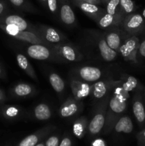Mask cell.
Listing matches in <instances>:
<instances>
[{"label": "cell", "mask_w": 145, "mask_h": 146, "mask_svg": "<svg viewBox=\"0 0 145 146\" xmlns=\"http://www.w3.org/2000/svg\"><path fill=\"white\" fill-rule=\"evenodd\" d=\"M129 98V93L125 91L121 86L115 88L112 96L109 101L108 111L107 109L105 129L108 130L115 125L116 119L120 116L126 110L127 101Z\"/></svg>", "instance_id": "cell-1"}, {"label": "cell", "mask_w": 145, "mask_h": 146, "mask_svg": "<svg viewBox=\"0 0 145 146\" xmlns=\"http://www.w3.org/2000/svg\"><path fill=\"white\" fill-rule=\"evenodd\" d=\"M0 29L9 36L16 38V39L30 43L31 44H39L48 46V44L36 32L30 31H22L13 24H1V23H0Z\"/></svg>", "instance_id": "cell-2"}, {"label": "cell", "mask_w": 145, "mask_h": 146, "mask_svg": "<svg viewBox=\"0 0 145 146\" xmlns=\"http://www.w3.org/2000/svg\"><path fill=\"white\" fill-rule=\"evenodd\" d=\"M139 44L140 41L137 36L127 34L121 44L118 51L126 61L137 63Z\"/></svg>", "instance_id": "cell-3"}, {"label": "cell", "mask_w": 145, "mask_h": 146, "mask_svg": "<svg viewBox=\"0 0 145 146\" xmlns=\"http://www.w3.org/2000/svg\"><path fill=\"white\" fill-rule=\"evenodd\" d=\"M121 27L130 35H136L145 29V19L140 14H130L123 19Z\"/></svg>", "instance_id": "cell-4"}, {"label": "cell", "mask_w": 145, "mask_h": 146, "mask_svg": "<svg viewBox=\"0 0 145 146\" xmlns=\"http://www.w3.org/2000/svg\"><path fill=\"white\" fill-rule=\"evenodd\" d=\"M107 101H105L102 106L98 108V111L90 123L88 125V131L89 133L92 135H97L102 130L103 127L105 125L106 121V113L107 109Z\"/></svg>", "instance_id": "cell-5"}, {"label": "cell", "mask_w": 145, "mask_h": 146, "mask_svg": "<svg viewBox=\"0 0 145 146\" xmlns=\"http://www.w3.org/2000/svg\"><path fill=\"white\" fill-rule=\"evenodd\" d=\"M38 35L50 46L49 44H60L65 40V37L63 34L55 29L47 26H41L36 29Z\"/></svg>", "instance_id": "cell-6"}, {"label": "cell", "mask_w": 145, "mask_h": 146, "mask_svg": "<svg viewBox=\"0 0 145 146\" xmlns=\"http://www.w3.org/2000/svg\"><path fill=\"white\" fill-rule=\"evenodd\" d=\"M55 54L67 61L75 62L81 59L82 56L75 47L68 44H58L54 47Z\"/></svg>", "instance_id": "cell-7"}, {"label": "cell", "mask_w": 145, "mask_h": 146, "mask_svg": "<svg viewBox=\"0 0 145 146\" xmlns=\"http://www.w3.org/2000/svg\"><path fill=\"white\" fill-rule=\"evenodd\" d=\"M142 89L136 91L132 104L133 114L140 126L145 125V106L142 95Z\"/></svg>", "instance_id": "cell-8"}, {"label": "cell", "mask_w": 145, "mask_h": 146, "mask_svg": "<svg viewBox=\"0 0 145 146\" xmlns=\"http://www.w3.org/2000/svg\"><path fill=\"white\" fill-rule=\"evenodd\" d=\"M71 88L74 98L81 101L92 93V85H90L85 81L72 79L71 81Z\"/></svg>", "instance_id": "cell-9"}, {"label": "cell", "mask_w": 145, "mask_h": 146, "mask_svg": "<svg viewBox=\"0 0 145 146\" xmlns=\"http://www.w3.org/2000/svg\"><path fill=\"white\" fill-rule=\"evenodd\" d=\"M0 23L4 24H13L22 31H30L37 33L36 29L30 27L28 23L23 17L17 14H4L2 17H0Z\"/></svg>", "instance_id": "cell-10"}, {"label": "cell", "mask_w": 145, "mask_h": 146, "mask_svg": "<svg viewBox=\"0 0 145 146\" xmlns=\"http://www.w3.org/2000/svg\"><path fill=\"white\" fill-rule=\"evenodd\" d=\"M26 53L31 58L40 61L47 60L51 56V51L44 44H32L27 48Z\"/></svg>", "instance_id": "cell-11"}, {"label": "cell", "mask_w": 145, "mask_h": 146, "mask_svg": "<svg viewBox=\"0 0 145 146\" xmlns=\"http://www.w3.org/2000/svg\"><path fill=\"white\" fill-rule=\"evenodd\" d=\"M77 74L82 81L87 83L96 82L102 76V71L94 66H82L78 70Z\"/></svg>", "instance_id": "cell-12"}, {"label": "cell", "mask_w": 145, "mask_h": 146, "mask_svg": "<svg viewBox=\"0 0 145 146\" xmlns=\"http://www.w3.org/2000/svg\"><path fill=\"white\" fill-rule=\"evenodd\" d=\"M80 101L74 97L68 98L60 108L59 115L62 118H70L75 115L81 107V103Z\"/></svg>", "instance_id": "cell-13"}, {"label": "cell", "mask_w": 145, "mask_h": 146, "mask_svg": "<svg viewBox=\"0 0 145 146\" xmlns=\"http://www.w3.org/2000/svg\"><path fill=\"white\" fill-rule=\"evenodd\" d=\"M78 5L85 14L96 21H98V19L104 15L102 9L95 4L81 1L78 3Z\"/></svg>", "instance_id": "cell-14"}, {"label": "cell", "mask_w": 145, "mask_h": 146, "mask_svg": "<svg viewBox=\"0 0 145 146\" xmlns=\"http://www.w3.org/2000/svg\"><path fill=\"white\" fill-rule=\"evenodd\" d=\"M98 46L101 57L104 61L107 62L112 61L117 57V53L116 51L112 49L107 44L105 38H100L98 41Z\"/></svg>", "instance_id": "cell-15"}, {"label": "cell", "mask_w": 145, "mask_h": 146, "mask_svg": "<svg viewBox=\"0 0 145 146\" xmlns=\"http://www.w3.org/2000/svg\"><path fill=\"white\" fill-rule=\"evenodd\" d=\"M115 83L114 81H97L95 84H92V94L94 98L97 99L103 98L108 90Z\"/></svg>", "instance_id": "cell-16"}, {"label": "cell", "mask_w": 145, "mask_h": 146, "mask_svg": "<svg viewBox=\"0 0 145 146\" xmlns=\"http://www.w3.org/2000/svg\"><path fill=\"white\" fill-rule=\"evenodd\" d=\"M51 131V127L45 128L44 129L37 131L35 133L31 134L26 137L18 143V146H35L41 140L43 137L45 136Z\"/></svg>", "instance_id": "cell-17"}, {"label": "cell", "mask_w": 145, "mask_h": 146, "mask_svg": "<svg viewBox=\"0 0 145 146\" xmlns=\"http://www.w3.org/2000/svg\"><path fill=\"white\" fill-rule=\"evenodd\" d=\"M120 33L115 29H110L105 34V41L107 45L112 49L118 51L122 43V36Z\"/></svg>", "instance_id": "cell-18"}, {"label": "cell", "mask_w": 145, "mask_h": 146, "mask_svg": "<svg viewBox=\"0 0 145 146\" xmlns=\"http://www.w3.org/2000/svg\"><path fill=\"white\" fill-rule=\"evenodd\" d=\"M115 131L117 133H131L133 131L134 125L132 119L128 115H123L116 121L115 125Z\"/></svg>", "instance_id": "cell-19"}, {"label": "cell", "mask_w": 145, "mask_h": 146, "mask_svg": "<svg viewBox=\"0 0 145 146\" xmlns=\"http://www.w3.org/2000/svg\"><path fill=\"white\" fill-rule=\"evenodd\" d=\"M16 61L18 64V66L21 70L24 71V73L27 74L29 77H31L32 79L35 80L37 81V76L36 74L35 71H34V68H33L32 65L28 58L21 54H18L16 55Z\"/></svg>", "instance_id": "cell-20"}, {"label": "cell", "mask_w": 145, "mask_h": 146, "mask_svg": "<svg viewBox=\"0 0 145 146\" xmlns=\"http://www.w3.org/2000/svg\"><path fill=\"white\" fill-rule=\"evenodd\" d=\"M122 19L119 17L106 13L98 19V24L101 29H107L112 27L121 26Z\"/></svg>", "instance_id": "cell-21"}, {"label": "cell", "mask_w": 145, "mask_h": 146, "mask_svg": "<svg viewBox=\"0 0 145 146\" xmlns=\"http://www.w3.org/2000/svg\"><path fill=\"white\" fill-rule=\"evenodd\" d=\"M34 88L28 84L19 83L14 86L12 88V94L15 96L19 98H25L32 95L34 92Z\"/></svg>", "instance_id": "cell-22"}, {"label": "cell", "mask_w": 145, "mask_h": 146, "mask_svg": "<svg viewBox=\"0 0 145 146\" xmlns=\"http://www.w3.org/2000/svg\"><path fill=\"white\" fill-rule=\"evenodd\" d=\"M34 116L38 121H47L52 115L50 107L45 104H40L34 109Z\"/></svg>", "instance_id": "cell-23"}, {"label": "cell", "mask_w": 145, "mask_h": 146, "mask_svg": "<svg viewBox=\"0 0 145 146\" xmlns=\"http://www.w3.org/2000/svg\"><path fill=\"white\" fill-rule=\"evenodd\" d=\"M60 16H61V21L66 25H72L75 23V14L68 4H63L61 7Z\"/></svg>", "instance_id": "cell-24"}, {"label": "cell", "mask_w": 145, "mask_h": 146, "mask_svg": "<svg viewBox=\"0 0 145 146\" xmlns=\"http://www.w3.org/2000/svg\"><path fill=\"white\" fill-rule=\"evenodd\" d=\"M1 113L6 119H16L21 115L22 109L17 106H6L1 108Z\"/></svg>", "instance_id": "cell-25"}, {"label": "cell", "mask_w": 145, "mask_h": 146, "mask_svg": "<svg viewBox=\"0 0 145 146\" xmlns=\"http://www.w3.org/2000/svg\"><path fill=\"white\" fill-rule=\"evenodd\" d=\"M121 86L127 91V92L130 93L134 91H139L142 89L143 87L139 84V81L135 77L132 76H128L124 81H120Z\"/></svg>", "instance_id": "cell-26"}, {"label": "cell", "mask_w": 145, "mask_h": 146, "mask_svg": "<svg viewBox=\"0 0 145 146\" xmlns=\"http://www.w3.org/2000/svg\"><path fill=\"white\" fill-rule=\"evenodd\" d=\"M88 120L85 117H80L74 123L72 130L75 136L82 138L85 134V131L88 128Z\"/></svg>", "instance_id": "cell-27"}, {"label": "cell", "mask_w": 145, "mask_h": 146, "mask_svg": "<svg viewBox=\"0 0 145 146\" xmlns=\"http://www.w3.org/2000/svg\"><path fill=\"white\" fill-rule=\"evenodd\" d=\"M49 82L54 91L58 94H61L65 89V83L63 78L58 74L52 73L49 75Z\"/></svg>", "instance_id": "cell-28"}, {"label": "cell", "mask_w": 145, "mask_h": 146, "mask_svg": "<svg viewBox=\"0 0 145 146\" xmlns=\"http://www.w3.org/2000/svg\"><path fill=\"white\" fill-rule=\"evenodd\" d=\"M120 13L125 18L134 11L135 4L132 0H120Z\"/></svg>", "instance_id": "cell-29"}, {"label": "cell", "mask_w": 145, "mask_h": 146, "mask_svg": "<svg viewBox=\"0 0 145 146\" xmlns=\"http://www.w3.org/2000/svg\"><path fill=\"white\" fill-rule=\"evenodd\" d=\"M119 3H120V0H109L107 5L106 11L107 14L119 17L123 20L124 17L122 16L120 11L117 10L118 7L120 5Z\"/></svg>", "instance_id": "cell-30"}, {"label": "cell", "mask_w": 145, "mask_h": 146, "mask_svg": "<svg viewBox=\"0 0 145 146\" xmlns=\"http://www.w3.org/2000/svg\"><path fill=\"white\" fill-rule=\"evenodd\" d=\"M137 146H145V128L136 134Z\"/></svg>", "instance_id": "cell-31"}, {"label": "cell", "mask_w": 145, "mask_h": 146, "mask_svg": "<svg viewBox=\"0 0 145 146\" xmlns=\"http://www.w3.org/2000/svg\"><path fill=\"white\" fill-rule=\"evenodd\" d=\"M45 146H58L59 145V138L55 135L49 137L45 141Z\"/></svg>", "instance_id": "cell-32"}, {"label": "cell", "mask_w": 145, "mask_h": 146, "mask_svg": "<svg viewBox=\"0 0 145 146\" xmlns=\"http://www.w3.org/2000/svg\"><path fill=\"white\" fill-rule=\"evenodd\" d=\"M48 9L52 13H55L57 10V0H47Z\"/></svg>", "instance_id": "cell-33"}, {"label": "cell", "mask_w": 145, "mask_h": 146, "mask_svg": "<svg viewBox=\"0 0 145 146\" xmlns=\"http://www.w3.org/2000/svg\"><path fill=\"white\" fill-rule=\"evenodd\" d=\"M138 54L140 56L145 58V38H144L139 44V50H138Z\"/></svg>", "instance_id": "cell-34"}, {"label": "cell", "mask_w": 145, "mask_h": 146, "mask_svg": "<svg viewBox=\"0 0 145 146\" xmlns=\"http://www.w3.org/2000/svg\"><path fill=\"white\" fill-rule=\"evenodd\" d=\"M7 11V5L3 0H0V17H2Z\"/></svg>", "instance_id": "cell-35"}, {"label": "cell", "mask_w": 145, "mask_h": 146, "mask_svg": "<svg viewBox=\"0 0 145 146\" xmlns=\"http://www.w3.org/2000/svg\"><path fill=\"white\" fill-rule=\"evenodd\" d=\"M72 145V141H71V138L68 137H65L61 141V143L59 144L58 146H71Z\"/></svg>", "instance_id": "cell-36"}, {"label": "cell", "mask_w": 145, "mask_h": 146, "mask_svg": "<svg viewBox=\"0 0 145 146\" xmlns=\"http://www.w3.org/2000/svg\"><path fill=\"white\" fill-rule=\"evenodd\" d=\"M10 2L17 7H22L24 4V0H9Z\"/></svg>", "instance_id": "cell-37"}, {"label": "cell", "mask_w": 145, "mask_h": 146, "mask_svg": "<svg viewBox=\"0 0 145 146\" xmlns=\"http://www.w3.org/2000/svg\"><path fill=\"white\" fill-rule=\"evenodd\" d=\"M92 146H105V143L104 141L101 139H97L93 141Z\"/></svg>", "instance_id": "cell-38"}, {"label": "cell", "mask_w": 145, "mask_h": 146, "mask_svg": "<svg viewBox=\"0 0 145 146\" xmlns=\"http://www.w3.org/2000/svg\"><path fill=\"white\" fill-rule=\"evenodd\" d=\"M6 100V96L4 94V91L1 89H0V104L3 103L4 101H5Z\"/></svg>", "instance_id": "cell-39"}, {"label": "cell", "mask_w": 145, "mask_h": 146, "mask_svg": "<svg viewBox=\"0 0 145 146\" xmlns=\"http://www.w3.org/2000/svg\"><path fill=\"white\" fill-rule=\"evenodd\" d=\"M82 1H85V2H90L92 3V4H96V3L99 2V0H81Z\"/></svg>", "instance_id": "cell-40"}, {"label": "cell", "mask_w": 145, "mask_h": 146, "mask_svg": "<svg viewBox=\"0 0 145 146\" xmlns=\"http://www.w3.org/2000/svg\"><path fill=\"white\" fill-rule=\"evenodd\" d=\"M35 146H45V144L44 143H40L38 144H36Z\"/></svg>", "instance_id": "cell-41"}, {"label": "cell", "mask_w": 145, "mask_h": 146, "mask_svg": "<svg viewBox=\"0 0 145 146\" xmlns=\"http://www.w3.org/2000/svg\"><path fill=\"white\" fill-rule=\"evenodd\" d=\"M3 75V71H2V68H1V66H0V78H1V76H2Z\"/></svg>", "instance_id": "cell-42"}, {"label": "cell", "mask_w": 145, "mask_h": 146, "mask_svg": "<svg viewBox=\"0 0 145 146\" xmlns=\"http://www.w3.org/2000/svg\"><path fill=\"white\" fill-rule=\"evenodd\" d=\"M142 15L143 16V17H144V19H145V9L143 10V12H142Z\"/></svg>", "instance_id": "cell-43"}, {"label": "cell", "mask_w": 145, "mask_h": 146, "mask_svg": "<svg viewBox=\"0 0 145 146\" xmlns=\"http://www.w3.org/2000/svg\"><path fill=\"white\" fill-rule=\"evenodd\" d=\"M41 1H44V2H45V1H47V0H41Z\"/></svg>", "instance_id": "cell-44"}, {"label": "cell", "mask_w": 145, "mask_h": 146, "mask_svg": "<svg viewBox=\"0 0 145 146\" xmlns=\"http://www.w3.org/2000/svg\"><path fill=\"white\" fill-rule=\"evenodd\" d=\"M144 98H145V90H144Z\"/></svg>", "instance_id": "cell-45"}, {"label": "cell", "mask_w": 145, "mask_h": 146, "mask_svg": "<svg viewBox=\"0 0 145 146\" xmlns=\"http://www.w3.org/2000/svg\"><path fill=\"white\" fill-rule=\"evenodd\" d=\"M105 1H108V0H105Z\"/></svg>", "instance_id": "cell-46"}]
</instances>
